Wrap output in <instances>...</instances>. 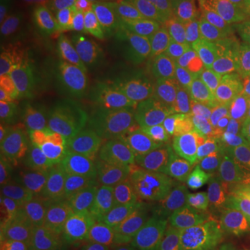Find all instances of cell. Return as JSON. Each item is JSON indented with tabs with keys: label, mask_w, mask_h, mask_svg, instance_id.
Instances as JSON below:
<instances>
[{
	"label": "cell",
	"mask_w": 250,
	"mask_h": 250,
	"mask_svg": "<svg viewBox=\"0 0 250 250\" xmlns=\"http://www.w3.org/2000/svg\"><path fill=\"white\" fill-rule=\"evenodd\" d=\"M16 9L9 3H3L0 9V46L4 47L9 39L14 34Z\"/></svg>",
	"instance_id": "22"
},
{
	"label": "cell",
	"mask_w": 250,
	"mask_h": 250,
	"mask_svg": "<svg viewBox=\"0 0 250 250\" xmlns=\"http://www.w3.org/2000/svg\"><path fill=\"white\" fill-rule=\"evenodd\" d=\"M46 42L45 27L36 24L18 29L1 47V70L7 75H14L27 70L38 60Z\"/></svg>",
	"instance_id": "13"
},
{
	"label": "cell",
	"mask_w": 250,
	"mask_h": 250,
	"mask_svg": "<svg viewBox=\"0 0 250 250\" xmlns=\"http://www.w3.org/2000/svg\"><path fill=\"white\" fill-rule=\"evenodd\" d=\"M232 75L238 80L243 81L246 83L250 85V59L243 56V54H239L238 59L235 60V62L232 64V67L229 68Z\"/></svg>",
	"instance_id": "25"
},
{
	"label": "cell",
	"mask_w": 250,
	"mask_h": 250,
	"mask_svg": "<svg viewBox=\"0 0 250 250\" xmlns=\"http://www.w3.org/2000/svg\"><path fill=\"white\" fill-rule=\"evenodd\" d=\"M35 210L27 203L0 202V238L1 246L13 250L28 249L38 231Z\"/></svg>",
	"instance_id": "12"
},
{
	"label": "cell",
	"mask_w": 250,
	"mask_h": 250,
	"mask_svg": "<svg viewBox=\"0 0 250 250\" xmlns=\"http://www.w3.org/2000/svg\"><path fill=\"white\" fill-rule=\"evenodd\" d=\"M185 20L205 54L210 71L229 70L241 54V38L218 3L187 6Z\"/></svg>",
	"instance_id": "6"
},
{
	"label": "cell",
	"mask_w": 250,
	"mask_h": 250,
	"mask_svg": "<svg viewBox=\"0 0 250 250\" xmlns=\"http://www.w3.org/2000/svg\"><path fill=\"white\" fill-rule=\"evenodd\" d=\"M149 13L156 21L170 28L185 20L187 4L181 3L179 0H152Z\"/></svg>",
	"instance_id": "20"
},
{
	"label": "cell",
	"mask_w": 250,
	"mask_h": 250,
	"mask_svg": "<svg viewBox=\"0 0 250 250\" xmlns=\"http://www.w3.org/2000/svg\"><path fill=\"white\" fill-rule=\"evenodd\" d=\"M150 3L152 0H100L93 14L103 24L113 25L124 18L149 11Z\"/></svg>",
	"instance_id": "18"
},
{
	"label": "cell",
	"mask_w": 250,
	"mask_h": 250,
	"mask_svg": "<svg viewBox=\"0 0 250 250\" xmlns=\"http://www.w3.org/2000/svg\"><path fill=\"white\" fill-rule=\"evenodd\" d=\"M181 3L190 6V4H203V3H229L232 0H179Z\"/></svg>",
	"instance_id": "26"
},
{
	"label": "cell",
	"mask_w": 250,
	"mask_h": 250,
	"mask_svg": "<svg viewBox=\"0 0 250 250\" xmlns=\"http://www.w3.org/2000/svg\"><path fill=\"white\" fill-rule=\"evenodd\" d=\"M118 170L129 185L150 196H163L177 175L172 143L153 131L120 120L110 135Z\"/></svg>",
	"instance_id": "1"
},
{
	"label": "cell",
	"mask_w": 250,
	"mask_h": 250,
	"mask_svg": "<svg viewBox=\"0 0 250 250\" xmlns=\"http://www.w3.org/2000/svg\"><path fill=\"white\" fill-rule=\"evenodd\" d=\"M152 20L149 11L117 21L111 25L110 35L118 53V64L143 62L146 29Z\"/></svg>",
	"instance_id": "15"
},
{
	"label": "cell",
	"mask_w": 250,
	"mask_h": 250,
	"mask_svg": "<svg viewBox=\"0 0 250 250\" xmlns=\"http://www.w3.org/2000/svg\"><path fill=\"white\" fill-rule=\"evenodd\" d=\"M218 6L239 38L250 39V0H232Z\"/></svg>",
	"instance_id": "19"
},
{
	"label": "cell",
	"mask_w": 250,
	"mask_h": 250,
	"mask_svg": "<svg viewBox=\"0 0 250 250\" xmlns=\"http://www.w3.org/2000/svg\"><path fill=\"white\" fill-rule=\"evenodd\" d=\"M39 188V196H64L72 174L67 132L54 110L42 128L18 147Z\"/></svg>",
	"instance_id": "5"
},
{
	"label": "cell",
	"mask_w": 250,
	"mask_h": 250,
	"mask_svg": "<svg viewBox=\"0 0 250 250\" xmlns=\"http://www.w3.org/2000/svg\"><path fill=\"white\" fill-rule=\"evenodd\" d=\"M177 250H250V217L195 214L178 233Z\"/></svg>",
	"instance_id": "7"
},
{
	"label": "cell",
	"mask_w": 250,
	"mask_h": 250,
	"mask_svg": "<svg viewBox=\"0 0 250 250\" xmlns=\"http://www.w3.org/2000/svg\"><path fill=\"white\" fill-rule=\"evenodd\" d=\"M114 100L123 120L153 131L166 141L174 143V135L171 134L170 128L163 121L143 82L125 67H121L117 74Z\"/></svg>",
	"instance_id": "10"
},
{
	"label": "cell",
	"mask_w": 250,
	"mask_h": 250,
	"mask_svg": "<svg viewBox=\"0 0 250 250\" xmlns=\"http://www.w3.org/2000/svg\"><path fill=\"white\" fill-rule=\"evenodd\" d=\"M170 65H175L197 80L210 78V67L187 20L168 28Z\"/></svg>",
	"instance_id": "14"
},
{
	"label": "cell",
	"mask_w": 250,
	"mask_h": 250,
	"mask_svg": "<svg viewBox=\"0 0 250 250\" xmlns=\"http://www.w3.org/2000/svg\"><path fill=\"white\" fill-rule=\"evenodd\" d=\"M177 239L160 207L141 197L117 202L96 223V250H172Z\"/></svg>",
	"instance_id": "2"
},
{
	"label": "cell",
	"mask_w": 250,
	"mask_h": 250,
	"mask_svg": "<svg viewBox=\"0 0 250 250\" xmlns=\"http://www.w3.org/2000/svg\"><path fill=\"white\" fill-rule=\"evenodd\" d=\"M178 193L181 202L195 214L214 218L250 217V189L220 166H193L181 178Z\"/></svg>",
	"instance_id": "3"
},
{
	"label": "cell",
	"mask_w": 250,
	"mask_h": 250,
	"mask_svg": "<svg viewBox=\"0 0 250 250\" xmlns=\"http://www.w3.org/2000/svg\"><path fill=\"white\" fill-rule=\"evenodd\" d=\"M47 250H96V223L85 210L52 206L42 223Z\"/></svg>",
	"instance_id": "11"
},
{
	"label": "cell",
	"mask_w": 250,
	"mask_h": 250,
	"mask_svg": "<svg viewBox=\"0 0 250 250\" xmlns=\"http://www.w3.org/2000/svg\"><path fill=\"white\" fill-rule=\"evenodd\" d=\"M0 202L4 203H27V200L10 184L7 179L0 175Z\"/></svg>",
	"instance_id": "24"
},
{
	"label": "cell",
	"mask_w": 250,
	"mask_h": 250,
	"mask_svg": "<svg viewBox=\"0 0 250 250\" xmlns=\"http://www.w3.org/2000/svg\"><path fill=\"white\" fill-rule=\"evenodd\" d=\"M241 54L250 59V39H242L241 38Z\"/></svg>",
	"instance_id": "27"
},
{
	"label": "cell",
	"mask_w": 250,
	"mask_h": 250,
	"mask_svg": "<svg viewBox=\"0 0 250 250\" xmlns=\"http://www.w3.org/2000/svg\"><path fill=\"white\" fill-rule=\"evenodd\" d=\"M50 102L34 90H18L0 110V152L20 147L52 114Z\"/></svg>",
	"instance_id": "8"
},
{
	"label": "cell",
	"mask_w": 250,
	"mask_h": 250,
	"mask_svg": "<svg viewBox=\"0 0 250 250\" xmlns=\"http://www.w3.org/2000/svg\"><path fill=\"white\" fill-rule=\"evenodd\" d=\"M142 82L174 138L193 135L205 125L207 102L190 82L161 65L145 70Z\"/></svg>",
	"instance_id": "4"
},
{
	"label": "cell",
	"mask_w": 250,
	"mask_h": 250,
	"mask_svg": "<svg viewBox=\"0 0 250 250\" xmlns=\"http://www.w3.org/2000/svg\"><path fill=\"white\" fill-rule=\"evenodd\" d=\"M47 6L57 10H72L75 11H90L93 13L100 0H43Z\"/></svg>",
	"instance_id": "23"
},
{
	"label": "cell",
	"mask_w": 250,
	"mask_h": 250,
	"mask_svg": "<svg viewBox=\"0 0 250 250\" xmlns=\"http://www.w3.org/2000/svg\"><path fill=\"white\" fill-rule=\"evenodd\" d=\"M34 250H39V249H34Z\"/></svg>",
	"instance_id": "29"
},
{
	"label": "cell",
	"mask_w": 250,
	"mask_h": 250,
	"mask_svg": "<svg viewBox=\"0 0 250 250\" xmlns=\"http://www.w3.org/2000/svg\"><path fill=\"white\" fill-rule=\"evenodd\" d=\"M67 42L83 65L103 70L118 64L114 42L106 32L103 22L90 11H75L65 24Z\"/></svg>",
	"instance_id": "9"
},
{
	"label": "cell",
	"mask_w": 250,
	"mask_h": 250,
	"mask_svg": "<svg viewBox=\"0 0 250 250\" xmlns=\"http://www.w3.org/2000/svg\"><path fill=\"white\" fill-rule=\"evenodd\" d=\"M220 167L232 178L250 189V159H231Z\"/></svg>",
	"instance_id": "21"
},
{
	"label": "cell",
	"mask_w": 250,
	"mask_h": 250,
	"mask_svg": "<svg viewBox=\"0 0 250 250\" xmlns=\"http://www.w3.org/2000/svg\"><path fill=\"white\" fill-rule=\"evenodd\" d=\"M1 250H13V249H9V248H6V246H1Z\"/></svg>",
	"instance_id": "28"
},
{
	"label": "cell",
	"mask_w": 250,
	"mask_h": 250,
	"mask_svg": "<svg viewBox=\"0 0 250 250\" xmlns=\"http://www.w3.org/2000/svg\"><path fill=\"white\" fill-rule=\"evenodd\" d=\"M143 62H150L156 65H170V34L168 27L152 17L145 39Z\"/></svg>",
	"instance_id": "17"
},
{
	"label": "cell",
	"mask_w": 250,
	"mask_h": 250,
	"mask_svg": "<svg viewBox=\"0 0 250 250\" xmlns=\"http://www.w3.org/2000/svg\"><path fill=\"white\" fill-rule=\"evenodd\" d=\"M0 175L7 179L27 202L39 196L35 177L18 147L0 152Z\"/></svg>",
	"instance_id": "16"
}]
</instances>
